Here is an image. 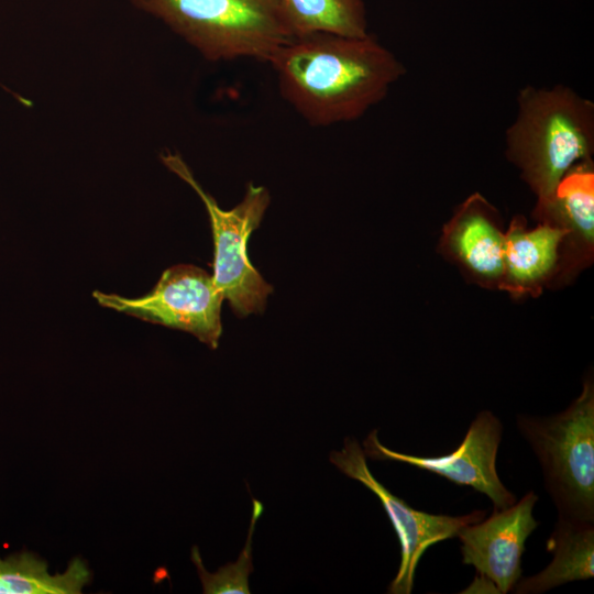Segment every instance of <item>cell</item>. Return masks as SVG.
Listing matches in <instances>:
<instances>
[{
  "label": "cell",
  "instance_id": "obj_1",
  "mask_svg": "<svg viewBox=\"0 0 594 594\" xmlns=\"http://www.w3.org/2000/svg\"><path fill=\"white\" fill-rule=\"evenodd\" d=\"M268 64L284 99L312 127L360 119L406 74L395 54L370 33L292 37Z\"/></svg>",
  "mask_w": 594,
  "mask_h": 594
},
{
  "label": "cell",
  "instance_id": "obj_2",
  "mask_svg": "<svg viewBox=\"0 0 594 594\" xmlns=\"http://www.w3.org/2000/svg\"><path fill=\"white\" fill-rule=\"evenodd\" d=\"M505 133V155L536 197L532 216L548 219L556 190L576 164L592 162L594 103L569 86L522 87Z\"/></svg>",
  "mask_w": 594,
  "mask_h": 594
},
{
  "label": "cell",
  "instance_id": "obj_3",
  "mask_svg": "<svg viewBox=\"0 0 594 594\" xmlns=\"http://www.w3.org/2000/svg\"><path fill=\"white\" fill-rule=\"evenodd\" d=\"M213 62L271 59L290 35L277 0H130Z\"/></svg>",
  "mask_w": 594,
  "mask_h": 594
},
{
  "label": "cell",
  "instance_id": "obj_4",
  "mask_svg": "<svg viewBox=\"0 0 594 594\" xmlns=\"http://www.w3.org/2000/svg\"><path fill=\"white\" fill-rule=\"evenodd\" d=\"M516 426L535 452L544 487L559 516L594 522V384L565 410L549 416L517 415Z\"/></svg>",
  "mask_w": 594,
  "mask_h": 594
},
{
  "label": "cell",
  "instance_id": "obj_5",
  "mask_svg": "<svg viewBox=\"0 0 594 594\" xmlns=\"http://www.w3.org/2000/svg\"><path fill=\"white\" fill-rule=\"evenodd\" d=\"M165 166L190 185L199 195L209 215L215 243L213 282L234 314L246 317L261 314L273 292L248 257V240L258 228L270 205L268 190L249 184L240 204L230 210L221 209L206 193L177 154L162 156Z\"/></svg>",
  "mask_w": 594,
  "mask_h": 594
},
{
  "label": "cell",
  "instance_id": "obj_6",
  "mask_svg": "<svg viewBox=\"0 0 594 594\" xmlns=\"http://www.w3.org/2000/svg\"><path fill=\"white\" fill-rule=\"evenodd\" d=\"M92 295L103 307L184 330L213 350L219 345L223 296L212 274L202 268L189 264L172 266L142 297L125 298L98 290Z\"/></svg>",
  "mask_w": 594,
  "mask_h": 594
},
{
  "label": "cell",
  "instance_id": "obj_7",
  "mask_svg": "<svg viewBox=\"0 0 594 594\" xmlns=\"http://www.w3.org/2000/svg\"><path fill=\"white\" fill-rule=\"evenodd\" d=\"M330 462L344 475L359 481L381 501L400 543V564L387 593L409 594L420 558L432 544L457 537L461 528L477 522L485 510L461 516L435 515L411 508L391 493L371 473L363 449L354 438H346L341 451L330 453Z\"/></svg>",
  "mask_w": 594,
  "mask_h": 594
},
{
  "label": "cell",
  "instance_id": "obj_8",
  "mask_svg": "<svg viewBox=\"0 0 594 594\" xmlns=\"http://www.w3.org/2000/svg\"><path fill=\"white\" fill-rule=\"evenodd\" d=\"M503 425L490 410H482L471 422L463 441L454 451L439 457H417L393 451L383 446L373 430L363 442L365 457L413 465L442 476L460 486H471L485 494L494 509H504L516 502L498 477L496 455Z\"/></svg>",
  "mask_w": 594,
  "mask_h": 594
},
{
  "label": "cell",
  "instance_id": "obj_9",
  "mask_svg": "<svg viewBox=\"0 0 594 594\" xmlns=\"http://www.w3.org/2000/svg\"><path fill=\"white\" fill-rule=\"evenodd\" d=\"M539 497L532 491L507 508L494 509L482 520L464 526L459 537L462 563L473 565L477 575L495 585L496 593H508L521 578L525 542L539 526L532 509Z\"/></svg>",
  "mask_w": 594,
  "mask_h": 594
},
{
  "label": "cell",
  "instance_id": "obj_10",
  "mask_svg": "<svg viewBox=\"0 0 594 594\" xmlns=\"http://www.w3.org/2000/svg\"><path fill=\"white\" fill-rule=\"evenodd\" d=\"M497 209L481 194L462 201L444 224L441 252L485 288L498 289L503 274L505 232Z\"/></svg>",
  "mask_w": 594,
  "mask_h": 594
},
{
  "label": "cell",
  "instance_id": "obj_11",
  "mask_svg": "<svg viewBox=\"0 0 594 594\" xmlns=\"http://www.w3.org/2000/svg\"><path fill=\"white\" fill-rule=\"evenodd\" d=\"M568 231L549 222L527 229L522 216L512 220L504 238L503 274L498 289L515 298L537 297L558 273Z\"/></svg>",
  "mask_w": 594,
  "mask_h": 594
},
{
  "label": "cell",
  "instance_id": "obj_12",
  "mask_svg": "<svg viewBox=\"0 0 594 594\" xmlns=\"http://www.w3.org/2000/svg\"><path fill=\"white\" fill-rule=\"evenodd\" d=\"M543 222L568 231L564 239L566 274L588 265L594 250V167L592 162L574 165L560 180L554 204Z\"/></svg>",
  "mask_w": 594,
  "mask_h": 594
},
{
  "label": "cell",
  "instance_id": "obj_13",
  "mask_svg": "<svg viewBox=\"0 0 594 594\" xmlns=\"http://www.w3.org/2000/svg\"><path fill=\"white\" fill-rule=\"evenodd\" d=\"M553 552L541 572L520 578L516 594H540L562 584L592 579L594 575V522L559 516L547 542Z\"/></svg>",
  "mask_w": 594,
  "mask_h": 594
},
{
  "label": "cell",
  "instance_id": "obj_14",
  "mask_svg": "<svg viewBox=\"0 0 594 594\" xmlns=\"http://www.w3.org/2000/svg\"><path fill=\"white\" fill-rule=\"evenodd\" d=\"M292 37L316 33L365 36L366 9L363 0H277Z\"/></svg>",
  "mask_w": 594,
  "mask_h": 594
},
{
  "label": "cell",
  "instance_id": "obj_15",
  "mask_svg": "<svg viewBox=\"0 0 594 594\" xmlns=\"http://www.w3.org/2000/svg\"><path fill=\"white\" fill-rule=\"evenodd\" d=\"M90 580L91 573L79 558L54 574L44 560L30 552L0 558V594H77Z\"/></svg>",
  "mask_w": 594,
  "mask_h": 594
},
{
  "label": "cell",
  "instance_id": "obj_16",
  "mask_svg": "<svg viewBox=\"0 0 594 594\" xmlns=\"http://www.w3.org/2000/svg\"><path fill=\"white\" fill-rule=\"evenodd\" d=\"M253 510L246 543L242 549L239 559L234 563L221 566L217 572H208L204 564L197 547L191 550V560L197 566L204 593L207 594H249L248 578L253 571L252 564V537L256 520L263 513V505L257 499H253Z\"/></svg>",
  "mask_w": 594,
  "mask_h": 594
}]
</instances>
